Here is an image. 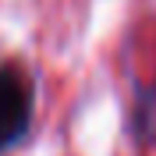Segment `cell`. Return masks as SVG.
Returning <instances> with one entry per match:
<instances>
[{
  "label": "cell",
  "instance_id": "1",
  "mask_svg": "<svg viewBox=\"0 0 156 156\" xmlns=\"http://www.w3.org/2000/svg\"><path fill=\"white\" fill-rule=\"evenodd\" d=\"M32 121V82L14 64L0 68V153L18 146Z\"/></svg>",
  "mask_w": 156,
  "mask_h": 156
}]
</instances>
